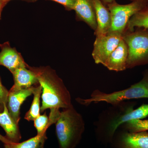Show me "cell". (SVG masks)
<instances>
[{"instance_id":"18","label":"cell","mask_w":148,"mask_h":148,"mask_svg":"<svg viewBox=\"0 0 148 148\" xmlns=\"http://www.w3.org/2000/svg\"><path fill=\"white\" fill-rule=\"evenodd\" d=\"M47 139L46 133L42 135H37L22 143L4 144V147L5 148H44Z\"/></svg>"},{"instance_id":"12","label":"cell","mask_w":148,"mask_h":148,"mask_svg":"<svg viewBox=\"0 0 148 148\" xmlns=\"http://www.w3.org/2000/svg\"><path fill=\"white\" fill-rule=\"evenodd\" d=\"M92 1L97 23L94 34L95 36L107 35L110 29L112 23L110 12L100 0Z\"/></svg>"},{"instance_id":"21","label":"cell","mask_w":148,"mask_h":148,"mask_svg":"<svg viewBox=\"0 0 148 148\" xmlns=\"http://www.w3.org/2000/svg\"><path fill=\"white\" fill-rule=\"evenodd\" d=\"M9 91L2 84L0 78V104L3 107L4 105L7 106Z\"/></svg>"},{"instance_id":"23","label":"cell","mask_w":148,"mask_h":148,"mask_svg":"<svg viewBox=\"0 0 148 148\" xmlns=\"http://www.w3.org/2000/svg\"><path fill=\"white\" fill-rule=\"evenodd\" d=\"M0 141L4 144H10V143H12V142L8 140L7 138H6V137L3 136L1 134H0Z\"/></svg>"},{"instance_id":"25","label":"cell","mask_w":148,"mask_h":148,"mask_svg":"<svg viewBox=\"0 0 148 148\" xmlns=\"http://www.w3.org/2000/svg\"><path fill=\"white\" fill-rule=\"evenodd\" d=\"M103 4L106 6H108L109 4L112 3H113L115 0H100Z\"/></svg>"},{"instance_id":"13","label":"cell","mask_w":148,"mask_h":148,"mask_svg":"<svg viewBox=\"0 0 148 148\" xmlns=\"http://www.w3.org/2000/svg\"><path fill=\"white\" fill-rule=\"evenodd\" d=\"M73 10L77 19L85 22L94 31L97 27L95 9L92 0H74Z\"/></svg>"},{"instance_id":"8","label":"cell","mask_w":148,"mask_h":148,"mask_svg":"<svg viewBox=\"0 0 148 148\" xmlns=\"http://www.w3.org/2000/svg\"><path fill=\"white\" fill-rule=\"evenodd\" d=\"M0 66L5 67L12 73L16 69L27 66L21 54L11 47L9 43L0 45Z\"/></svg>"},{"instance_id":"6","label":"cell","mask_w":148,"mask_h":148,"mask_svg":"<svg viewBox=\"0 0 148 148\" xmlns=\"http://www.w3.org/2000/svg\"><path fill=\"white\" fill-rule=\"evenodd\" d=\"M122 38V36L116 34L96 36L92 53L95 64L104 65Z\"/></svg>"},{"instance_id":"16","label":"cell","mask_w":148,"mask_h":148,"mask_svg":"<svg viewBox=\"0 0 148 148\" xmlns=\"http://www.w3.org/2000/svg\"><path fill=\"white\" fill-rule=\"evenodd\" d=\"M135 27L148 29V3L144 8L130 18L125 32H132Z\"/></svg>"},{"instance_id":"3","label":"cell","mask_w":148,"mask_h":148,"mask_svg":"<svg viewBox=\"0 0 148 148\" xmlns=\"http://www.w3.org/2000/svg\"><path fill=\"white\" fill-rule=\"evenodd\" d=\"M143 98H148V73L145 75L140 82L124 90L110 93L95 90L92 92L90 98L86 99L79 98L77 101L84 106H88L91 103L104 102L115 106L125 100Z\"/></svg>"},{"instance_id":"22","label":"cell","mask_w":148,"mask_h":148,"mask_svg":"<svg viewBox=\"0 0 148 148\" xmlns=\"http://www.w3.org/2000/svg\"><path fill=\"white\" fill-rule=\"evenodd\" d=\"M61 4L66 10H73L75 1L74 0H49Z\"/></svg>"},{"instance_id":"19","label":"cell","mask_w":148,"mask_h":148,"mask_svg":"<svg viewBox=\"0 0 148 148\" xmlns=\"http://www.w3.org/2000/svg\"><path fill=\"white\" fill-rule=\"evenodd\" d=\"M130 132H138L148 130V119L132 120L123 124Z\"/></svg>"},{"instance_id":"24","label":"cell","mask_w":148,"mask_h":148,"mask_svg":"<svg viewBox=\"0 0 148 148\" xmlns=\"http://www.w3.org/2000/svg\"><path fill=\"white\" fill-rule=\"evenodd\" d=\"M7 4V3H5L3 0H0V19H1V15L2 12L3 8Z\"/></svg>"},{"instance_id":"5","label":"cell","mask_w":148,"mask_h":148,"mask_svg":"<svg viewBox=\"0 0 148 148\" xmlns=\"http://www.w3.org/2000/svg\"><path fill=\"white\" fill-rule=\"evenodd\" d=\"M148 3V0H134L128 4H119L116 1L109 4L107 6L110 12L112 23L107 35L122 36L130 18Z\"/></svg>"},{"instance_id":"10","label":"cell","mask_w":148,"mask_h":148,"mask_svg":"<svg viewBox=\"0 0 148 148\" xmlns=\"http://www.w3.org/2000/svg\"><path fill=\"white\" fill-rule=\"evenodd\" d=\"M128 49L127 45L122 38L116 48L109 56L104 66L110 71H121L127 69Z\"/></svg>"},{"instance_id":"11","label":"cell","mask_w":148,"mask_h":148,"mask_svg":"<svg viewBox=\"0 0 148 148\" xmlns=\"http://www.w3.org/2000/svg\"><path fill=\"white\" fill-rule=\"evenodd\" d=\"M12 74L13 75L14 84L10 90H24L39 84L36 75L29 68L28 65L16 69Z\"/></svg>"},{"instance_id":"7","label":"cell","mask_w":148,"mask_h":148,"mask_svg":"<svg viewBox=\"0 0 148 148\" xmlns=\"http://www.w3.org/2000/svg\"><path fill=\"white\" fill-rule=\"evenodd\" d=\"M148 116V104H144L136 110L129 108L122 114L117 116L115 119L111 120L106 124V127L109 136L112 137L116 130L121 125L132 120L142 119Z\"/></svg>"},{"instance_id":"1","label":"cell","mask_w":148,"mask_h":148,"mask_svg":"<svg viewBox=\"0 0 148 148\" xmlns=\"http://www.w3.org/2000/svg\"><path fill=\"white\" fill-rule=\"evenodd\" d=\"M28 67L36 73L42 88L40 112L47 109L59 110L73 106L70 92L55 71L49 67Z\"/></svg>"},{"instance_id":"15","label":"cell","mask_w":148,"mask_h":148,"mask_svg":"<svg viewBox=\"0 0 148 148\" xmlns=\"http://www.w3.org/2000/svg\"><path fill=\"white\" fill-rule=\"evenodd\" d=\"M119 147L120 148H148V132H125L120 140Z\"/></svg>"},{"instance_id":"2","label":"cell","mask_w":148,"mask_h":148,"mask_svg":"<svg viewBox=\"0 0 148 148\" xmlns=\"http://www.w3.org/2000/svg\"><path fill=\"white\" fill-rule=\"evenodd\" d=\"M55 124L59 148L75 147L85 130V123L82 115L73 106L63 109Z\"/></svg>"},{"instance_id":"20","label":"cell","mask_w":148,"mask_h":148,"mask_svg":"<svg viewBox=\"0 0 148 148\" xmlns=\"http://www.w3.org/2000/svg\"><path fill=\"white\" fill-rule=\"evenodd\" d=\"M35 128L36 129L37 135H42L46 133L48 127L50 126L49 117L46 113L40 115L34 121Z\"/></svg>"},{"instance_id":"14","label":"cell","mask_w":148,"mask_h":148,"mask_svg":"<svg viewBox=\"0 0 148 148\" xmlns=\"http://www.w3.org/2000/svg\"><path fill=\"white\" fill-rule=\"evenodd\" d=\"M0 126L5 131L6 138L11 142L18 143L21 140V135L18 124L11 116L7 105H4L3 111L0 112Z\"/></svg>"},{"instance_id":"4","label":"cell","mask_w":148,"mask_h":148,"mask_svg":"<svg viewBox=\"0 0 148 148\" xmlns=\"http://www.w3.org/2000/svg\"><path fill=\"white\" fill-rule=\"evenodd\" d=\"M122 37L128 49L127 69L148 64V29L126 31Z\"/></svg>"},{"instance_id":"26","label":"cell","mask_w":148,"mask_h":148,"mask_svg":"<svg viewBox=\"0 0 148 148\" xmlns=\"http://www.w3.org/2000/svg\"><path fill=\"white\" fill-rule=\"evenodd\" d=\"M3 1L8 3L10 1H12V0H3ZM25 1H36V0H25Z\"/></svg>"},{"instance_id":"9","label":"cell","mask_w":148,"mask_h":148,"mask_svg":"<svg viewBox=\"0 0 148 148\" xmlns=\"http://www.w3.org/2000/svg\"><path fill=\"white\" fill-rule=\"evenodd\" d=\"M35 86L24 90L9 91L7 106L11 116L18 124L21 118V106L27 98L33 94Z\"/></svg>"},{"instance_id":"28","label":"cell","mask_w":148,"mask_h":148,"mask_svg":"<svg viewBox=\"0 0 148 148\" xmlns=\"http://www.w3.org/2000/svg\"><path fill=\"white\" fill-rule=\"evenodd\" d=\"M129 1H134V0H129Z\"/></svg>"},{"instance_id":"17","label":"cell","mask_w":148,"mask_h":148,"mask_svg":"<svg viewBox=\"0 0 148 148\" xmlns=\"http://www.w3.org/2000/svg\"><path fill=\"white\" fill-rule=\"evenodd\" d=\"M42 93V88L39 84L35 86L33 95V101L29 110L24 116V119L30 121L34 120L40 115V98Z\"/></svg>"},{"instance_id":"27","label":"cell","mask_w":148,"mask_h":148,"mask_svg":"<svg viewBox=\"0 0 148 148\" xmlns=\"http://www.w3.org/2000/svg\"><path fill=\"white\" fill-rule=\"evenodd\" d=\"M3 109V106L0 104V112H2Z\"/></svg>"}]
</instances>
